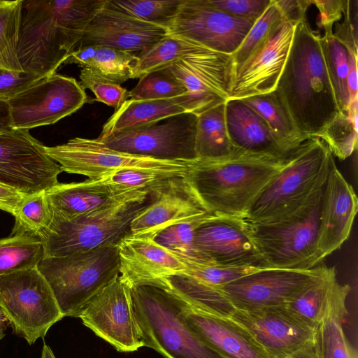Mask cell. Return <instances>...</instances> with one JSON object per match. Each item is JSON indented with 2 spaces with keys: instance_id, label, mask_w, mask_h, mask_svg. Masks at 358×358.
<instances>
[{
  "instance_id": "1",
  "label": "cell",
  "mask_w": 358,
  "mask_h": 358,
  "mask_svg": "<svg viewBox=\"0 0 358 358\" xmlns=\"http://www.w3.org/2000/svg\"><path fill=\"white\" fill-rule=\"evenodd\" d=\"M307 22L294 27L287 59L275 92L296 131L306 141L338 116L320 38Z\"/></svg>"
},
{
  "instance_id": "2",
  "label": "cell",
  "mask_w": 358,
  "mask_h": 358,
  "mask_svg": "<svg viewBox=\"0 0 358 358\" xmlns=\"http://www.w3.org/2000/svg\"><path fill=\"white\" fill-rule=\"evenodd\" d=\"M106 0H23L17 58L23 72L42 78L76 49Z\"/></svg>"
},
{
  "instance_id": "3",
  "label": "cell",
  "mask_w": 358,
  "mask_h": 358,
  "mask_svg": "<svg viewBox=\"0 0 358 358\" xmlns=\"http://www.w3.org/2000/svg\"><path fill=\"white\" fill-rule=\"evenodd\" d=\"M288 158L235 149L226 157L196 159L187 178L207 212L245 219L255 199L282 169Z\"/></svg>"
},
{
  "instance_id": "4",
  "label": "cell",
  "mask_w": 358,
  "mask_h": 358,
  "mask_svg": "<svg viewBox=\"0 0 358 358\" xmlns=\"http://www.w3.org/2000/svg\"><path fill=\"white\" fill-rule=\"evenodd\" d=\"M324 187L298 209L279 218L243 225L266 265L282 269H310L322 262L317 250L320 203Z\"/></svg>"
},
{
  "instance_id": "5",
  "label": "cell",
  "mask_w": 358,
  "mask_h": 358,
  "mask_svg": "<svg viewBox=\"0 0 358 358\" xmlns=\"http://www.w3.org/2000/svg\"><path fill=\"white\" fill-rule=\"evenodd\" d=\"M334 159L329 149L320 138L312 137L305 141L257 196L245 219L269 221L298 209L315 191L324 187Z\"/></svg>"
},
{
  "instance_id": "6",
  "label": "cell",
  "mask_w": 358,
  "mask_h": 358,
  "mask_svg": "<svg viewBox=\"0 0 358 358\" xmlns=\"http://www.w3.org/2000/svg\"><path fill=\"white\" fill-rule=\"evenodd\" d=\"M148 201L149 192H142L72 220H64L51 210L50 224L40 236L44 258L116 245L129 233L131 221Z\"/></svg>"
},
{
  "instance_id": "7",
  "label": "cell",
  "mask_w": 358,
  "mask_h": 358,
  "mask_svg": "<svg viewBox=\"0 0 358 358\" xmlns=\"http://www.w3.org/2000/svg\"><path fill=\"white\" fill-rule=\"evenodd\" d=\"M131 292L144 347L164 358H224L186 325L177 296L152 284L131 285Z\"/></svg>"
},
{
  "instance_id": "8",
  "label": "cell",
  "mask_w": 358,
  "mask_h": 358,
  "mask_svg": "<svg viewBox=\"0 0 358 358\" xmlns=\"http://www.w3.org/2000/svg\"><path fill=\"white\" fill-rule=\"evenodd\" d=\"M38 269L50 287L64 317H78L92 298L119 276L117 245L43 258Z\"/></svg>"
},
{
  "instance_id": "9",
  "label": "cell",
  "mask_w": 358,
  "mask_h": 358,
  "mask_svg": "<svg viewBox=\"0 0 358 358\" xmlns=\"http://www.w3.org/2000/svg\"><path fill=\"white\" fill-rule=\"evenodd\" d=\"M0 308L15 334L30 345L64 317L38 267L0 276Z\"/></svg>"
},
{
  "instance_id": "10",
  "label": "cell",
  "mask_w": 358,
  "mask_h": 358,
  "mask_svg": "<svg viewBox=\"0 0 358 358\" xmlns=\"http://www.w3.org/2000/svg\"><path fill=\"white\" fill-rule=\"evenodd\" d=\"M85 90L75 78L56 73L41 78L7 101L13 129L52 124L79 110Z\"/></svg>"
},
{
  "instance_id": "11",
  "label": "cell",
  "mask_w": 358,
  "mask_h": 358,
  "mask_svg": "<svg viewBox=\"0 0 358 358\" xmlns=\"http://www.w3.org/2000/svg\"><path fill=\"white\" fill-rule=\"evenodd\" d=\"M197 115L185 113L166 121L96 139L107 148L134 155L162 160L197 159L195 136Z\"/></svg>"
},
{
  "instance_id": "12",
  "label": "cell",
  "mask_w": 358,
  "mask_h": 358,
  "mask_svg": "<svg viewBox=\"0 0 358 358\" xmlns=\"http://www.w3.org/2000/svg\"><path fill=\"white\" fill-rule=\"evenodd\" d=\"M62 172L29 130L13 129L0 134V183L29 196L59 183Z\"/></svg>"
},
{
  "instance_id": "13",
  "label": "cell",
  "mask_w": 358,
  "mask_h": 358,
  "mask_svg": "<svg viewBox=\"0 0 358 358\" xmlns=\"http://www.w3.org/2000/svg\"><path fill=\"white\" fill-rule=\"evenodd\" d=\"M78 317L117 351L134 352L144 347L131 287L119 276L92 298Z\"/></svg>"
},
{
  "instance_id": "14",
  "label": "cell",
  "mask_w": 358,
  "mask_h": 358,
  "mask_svg": "<svg viewBox=\"0 0 358 358\" xmlns=\"http://www.w3.org/2000/svg\"><path fill=\"white\" fill-rule=\"evenodd\" d=\"M45 151L62 171L85 176L93 180L128 169H187L195 161L162 160L134 155L108 148L96 138L79 137L62 145L45 146Z\"/></svg>"
},
{
  "instance_id": "15",
  "label": "cell",
  "mask_w": 358,
  "mask_h": 358,
  "mask_svg": "<svg viewBox=\"0 0 358 358\" xmlns=\"http://www.w3.org/2000/svg\"><path fill=\"white\" fill-rule=\"evenodd\" d=\"M253 24L213 8L205 0H183L167 30L212 50L232 55Z\"/></svg>"
},
{
  "instance_id": "16",
  "label": "cell",
  "mask_w": 358,
  "mask_h": 358,
  "mask_svg": "<svg viewBox=\"0 0 358 358\" xmlns=\"http://www.w3.org/2000/svg\"><path fill=\"white\" fill-rule=\"evenodd\" d=\"M166 69L185 88L190 113L199 115L229 100L234 73L231 55L210 50Z\"/></svg>"
},
{
  "instance_id": "17",
  "label": "cell",
  "mask_w": 358,
  "mask_h": 358,
  "mask_svg": "<svg viewBox=\"0 0 358 358\" xmlns=\"http://www.w3.org/2000/svg\"><path fill=\"white\" fill-rule=\"evenodd\" d=\"M323 266L304 270L265 268L217 287L236 309L287 306Z\"/></svg>"
},
{
  "instance_id": "18",
  "label": "cell",
  "mask_w": 358,
  "mask_h": 358,
  "mask_svg": "<svg viewBox=\"0 0 358 358\" xmlns=\"http://www.w3.org/2000/svg\"><path fill=\"white\" fill-rule=\"evenodd\" d=\"M294 27L282 20L252 55L234 69L229 100L275 91L287 59Z\"/></svg>"
},
{
  "instance_id": "19",
  "label": "cell",
  "mask_w": 358,
  "mask_h": 358,
  "mask_svg": "<svg viewBox=\"0 0 358 358\" xmlns=\"http://www.w3.org/2000/svg\"><path fill=\"white\" fill-rule=\"evenodd\" d=\"M230 318L248 330L271 358H287L313 338V329L287 306L236 308Z\"/></svg>"
},
{
  "instance_id": "20",
  "label": "cell",
  "mask_w": 358,
  "mask_h": 358,
  "mask_svg": "<svg viewBox=\"0 0 358 358\" xmlns=\"http://www.w3.org/2000/svg\"><path fill=\"white\" fill-rule=\"evenodd\" d=\"M194 243L204 264L268 267L247 234L242 219L219 217L203 223L196 231Z\"/></svg>"
},
{
  "instance_id": "21",
  "label": "cell",
  "mask_w": 358,
  "mask_h": 358,
  "mask_svg": "<svg viewBox=\"0 0 358 358\" xmlns=\"http://www.w3.org/2000/svg\"><path fill=\"white\" fill-rule=\"evenodd\" d=\"M207 212L187 176L170 179L149 192V201L133 219L129 234L152 237L157 232Z\"/></svg>"
},
{
  "instance_id": "22",
  "label": "cell",
  "mask_w": 358,
  "mask_h": 358,
  "mask_svg": "<svg viewBox=\"0 0 358 358\" xmlns=\"http://www.w3.org/2000/svg\"><path fill=\"white\" fill-rule=\"evenodd\" d=\"M167 34V27L124 14L108 6L106 1L85 29L76 48L103 45L140 53Z\"/></svg>"
},
{
  "instance_id": "23",
  "label": "cell",
  "mask_w": 358,
  "mask_h": 358,
  "mask_svg": "<svg viewBox=\"0 0 358 358\" xmlns=\"http://www.w3.org/2000/svg\"><path fill=\"white\" fill-rule=\"evenodd\" d=\"M357 207L355 192L334 159L320 203L317 250L321 261L338 250L348 238Z\"/></svg>"
},
{
  "instance_id": "24",
  "label": "cell",
  "mask_w": 358,
  "mask_h": 358,
  "mask_svg": "<svg viewBox=\"0 0 358 358\" xmlns=\"http://www.w3.org/2000/svg\"><path fill=\"white\" fill-rule=\"evenodd\" d=\"M119 278L130 287L185 274L186 264L152 238L128 234L117 244Z\"/></svg>"
},
{
  "instance_id": "25",
  "label": "cell",
  "mask_w": 358,
  "mask_h": 358,
  "mask_svg": "<svg viewBox=\"0 0 358 358\" xmlns=\"http://www.w3.org/2000/svg\"><path fill=\"white\" fill-rule=\"evenodd\" d=\"M180 300L181 316L186 325L224 358H271L236 322L199 310Z\"/></svg>"
},
{
  "instance_id": "26",
  "label": "cell",
  "mask_w": 358,
  "mask_h": 358,
  "mask_svg": "<svg viewBox=\"0 0 358 358\" xmlns=\"http://www.w3.org/2000/svg\"><path fill=\"white\" fill-rule=\"evenodd\" d=\"M146 191L123 192L98 180L57 183L45 192L52 212L64 220H72Z\"/></svg>"
},
{
  "instance_id": "27",
  "label": "cell",
  "mask_w": 358,
  "mask_h": 358,
  "mask_svg": "<svg viewBox=\"0 0 358 358\" xmlns=\"http://www.w3.org/2000/svg\"><path fill=\"white\" fill-rule=\"evenodd\" d=\"M225 121L234 149L280 159L290 156L279 145L263 119L241 99L226 101Z\"/></svg>"
},
{
  "instance_id": "28",
  "label": "cell",
  "mask_w": 358,
  "mask_h": 358,
  "mask_svg": "<svg viewBox=\"0 0 358 358\" xmlns=\"http://www.w3.org/2000/svg\"><path fill=\"white\" fill-rule=\"evenodd\" d=\"M350 291L349 285L337 280L331 287L322 317L313 330V340L320 358H357L343 328Z\"/></svg>"
},
{
  "instance_id": "29",
  "label": "cell",
  "mask_w": 358,
  "mask_h": 358,
  "mask_svg": "<svg viewBox=\"0 0 358 358\" xmlns=\"http://www.w3.org/2000/svg\"><path fill=\"white\" fill-rule=\"evenodd\" d=\"M185 113L189 112L185 94L172 99H128L106 121L99 136L150 126Z\"/></svg>"
},
{
  "instance_id": "30",
  "label": "cell",
  "mask_w": 358,
  "mask_h": 358,
  "mask_svg": "<svg viewBox=\"0 0 358 358\" xmlns=\"http://www.w3.org/2000/svg\"><path fill=\"white\" fill-rule=\"evenodd\" d=\"M136 55L116 48L92 45L76 48L64 64H76L117 84L133 78Z\"/></svg>"
},
{
  "instance_id": "31",
  "label": "cell",
  "mask_w": 358,
  "mask_h": 358,
  "mask_svg": "<svg viewBox=\"0 0 358 358\" xmlns=\"http://www.w3.org/2000/svg\"><path fill=\"white\" fill-rule=\"evenodd\" d=\"M241 100L263 119L287 155H290L305 141L296 131L275 91Z\"/></svg>"
},
{
  "instance_id": "32",
  "label": "cell",
  "mask_w": 358,
  "mask_h": 358,
  "mask_svg": "<svg viewBox=\"0 0 358 358\" xmlns=\"http://www.w3.org/2000/svg\"><path fill=\"white\" fill-rule=\"evenodd\" d=\"M208 49L194 41L167 34L152 46L140 52L133 78L166 69L182 59L207 52Z\"/></svg>"
},
{
  "instance_id": "33",
  "label": "cell",
  "mask_w": 358,
  "mask_h": 358,
  "mask_svg": "<svg viewBox=\"0 0 358 358\" xmlns=\"http://www.w3.org/2000/svg\"><path fill=\"white\" fill-rule=\"evenodd\" d=\"M225 103L197 115L195 151L199 159L226 157L235 149L228 136L225 121Z\"/></svg>"
},
{
  "instance_id": "34",
  "label": "cell",
  "mask_w": 358,
  "mask_h": 358,
  "mask_svg": "<svg viewBox=\"0 0 358 358\" xmlns=\"http://www.w3.org/2000/svg\"><path fill=\"white\" fill-rule=\"evenodd\" d=\"M336 280L335 268L324 265L321 272L287 306L314 330L322 317L331 287Z\"/></svg>"
},
{
  "instance_id": "35",
  "label": "cell",
  "mask_w": 358,
  "mask_h": 358,
  "mask_svg": "<svg viewBox=\"0 0 358 358\" xmlns=\"http://www.w3.org/2000/svg\"><path fill=\"white\" fill-rule=\"evenodd\" d=\"M219 217L205 213L170 225L157 232L152 238L185 264H204L195 246L196 231L203 223Z\"/></svg>"
},
{
  "instance_id": "36",
  "label": "cell",
  "mask_w": 358,
  "mask_h": 358,
  "mask_svg": "<svg viewBox=\"0 0 358 358\" xmlns=\"http://www.w3.org/2000/svg\"><path fill=\"white\" fill-rule=\"evenodd\" d=\"M43 258L38 237L22 234L0 239V276L38 267Z\"/></svg>"
},
{
  "instance_id": "37",
  "label": "cell",
  "mask_w": 358,
  "mask_h": 358,
  "mask_svg": "<svg viewBox=\"0 0 358 358\" xmlns=\"http://www.w3.org/2000/svg\"><path fill=\"white\" fill-rule=\"evenodd\" d=\"M333 33H325L320 43L338 106L341 113H346L350 103L347 83L348 50Z\"/></svg>"
},
{
  "instance_id": "38",
  "label": "cell",
  "mask_w": 358,
  "mask_h": 358,
  "mask_svg": "<svg viewBox=\"0 0 358 358\" xmlns=\"http://www.w3.org/2000/svg\"><path fill=\"white\" fill-rule=\"evenodd\" d=\"M190 169H122L96 180L120 191L150 192L170 179L186 177Z\"/></svg>"
},
{
  "instance_id": "39",
  "label": "cell",
  "mask_w": 358,
  "mask_h": 358,
  "mask_svg": "<svg viewBox=\"0 0 358 358\" xmlns=\"http://www.w3.org/2000/svg\"><path fill=\"white\" fill-rule=\"evenodd\" d=\"M357 117L358 99L350 101L346 113H341L317 137L339 159H347L357 150Z\"/></svg>"
},
{
  "instance_id": "40",
  "label": "cell",
  "mask_w": 358,
  "mask_h": 358,
  "mask_svg": "<svg viewBox=\"0 0 358 358\" xmlns=\"http://www.w3.org/2000/svg\"><path fill=\"white\" fill-rule=\"evenodd\" d=\"M23 0H0V68L22 71L17 44Z\"/></svg>"
},
{
  "instance_id": "41",
  "label": "cell",
  "mask_w": 358,
  "mask_h": 358,
  "mask_svg": "<svg viewBox=\"0 0 358 358\" xmlns=\"http://www.w3.org/2000/svg\"><path fill=\"white\" fill-rule=\"evenodd\" d=\"M45 192L24 196L14 210L12 235L29 234L40 238L51 220V208Z\"/></svg>"
},
{
  "instance_id": "42",
  "label": "cell",
  "mask_w": 358,
  "mask_h": 358,
  "mask_svg": "<svg viewBox=\"0 0 358 358\" xmlns=\"http://www.w3.org/2000/svg\"><path fill=\"white\" fill-rule=\"evenodd\" d=\"M183 0H106L112 8L138 20L167 27Z\"/></svg>"
},
{
  "instance_id": "43",
  "label": "cell",
  "mask_w": 358,
  "mask_h": 358,
  "mask_svg": "<svg viewBox=\"0 0 358 358\" xmlns=\"http://www.w3.org/2000/svg\"><path fill=\"white\" fill-rule=\"evenodd\" d=\"M187 93L185 88L166 68L145 74L129 91V99L152 100L172 99Z\"/></svg>"
},
{
  "instance_id": "44",
  "label": "cell",
  "mask_w": 358,
  "mask_h": 358,
  "mask_svg": "<svg viewBox=\"0 0 358 358\" xmlns=\"http://www.w3.org/2000/svg\"><path fill=\"white\" fill-rule=\"evenodd\" d=\"M282 20L274 0H271L265 12L254 22L241 44L231 55L234 69L243 63Z\"/></svg>"
},
{
  "instance_id": "45",
  "label": "cell",
  "mask_w": 358,
  "mask_h": 358,
  "mask_svg": "<svg viewBox=\"0 0 358 358\" xmlns=\"http://www.w3.org/2000/svg\"><path fill=\"white\" fill-rule=\"evenodd\" d=\"M188 275L201 282L220 287L244 275L270 267H227L202 264H185Z\"/></svg>"
},
{
  "instance_id": "46",
  "label": "cell",
  "mask_w": 358,
  "mask_h": 358,
  "mask_svg": "<svg viewBox=\"0 0 358 358\" xmlns=\"http://www.w3.org/2000/svg\"><path fill=\"white\" fill-rule=\"evenodd\" d=\"M80 84L84 90H90L95 100L117 110L129 99V91L120 85L103 78L89 69L83 68L80 73Z\"/></svg>"
},
{
  "instance_id": "47",
  "label": "cell",
  "mask_w": 358,
  "mask_h": 358,
  "mask_svg": "<svg viewBox=\"0 0 358 358\" xmlns=\"http://www.w3.org/2000/svg\"><path fill=\"white\" fill-rule=\"evenodd\" d=\"M205 1L213 8L255 22L263 15L271 0H205Z\"/></svg>"
},
{
  "instance_id": "48",
  "label": "cell",
  "mask_w": 358,
  "mask_h": 358,
  "mask_svg": "<svg viewBox=\"0 0 358 358\" xmlns=\"http://www.w3.org/2000/svg\"><path fill=\"white\" fill-rule=\"evenodd\" d=\"M343 20L337 24L334 37L348 50L357 55L358 45V1L344 0Z\"/></svg>"
},
{
  "instance_id": "49",
  "label": "cell",
  "mask_w": 358,
  "mask_h": 358,
  "mask_svg": "<svg viewBox=\"0 0 358 358\" xmlns=\"http://www.w3.org/2000/svg\"><path fill=\"white\" fill-rule=\"evenodd\" d=\"M42 78L0 68V99L8 101Z\"/></svg>"
},
{
  "instance_id": "50",
  "label": "cell",
  "mask_w": 358,
  "mask_h": 358,
  "mask_svg": "<svg viewBox=\"0 0 358 358\" xmlns=\"http://www.w3.org/2000/svg\"><path fill=\"white\" fill-rule=\"evenodd\" d=\"M319 10V27L324 29L325 33L333 32V24L339 21L343 15L344 0H313Z\"/></svg>"
},
{
  "instance_id": "51",
  "label": "cell",
  "mask_w": 358,
  "mask_h": 358,
  "mask_svg": "<svg viewBox=\"0 0 358 358\" xmlns=\"http://www.w3.org/2000/svg\"><path fill=\"white\" fill-rule=\"evenodd\" d=\"M283 20L295 27L306 21V12L313 0H274Z\"/></svg>"
},
{
  "instance_id": "52",
  "label": "cell",
  "mask_w": 358,
  "mask_h": 358,
  "mask_svg": "<svg viewBox=\"0 0 358 358\" xmlns=\"http://www.w3.org/2000/svg\"><path fill=\"white\" fill-rule=\"evenodd\" d=\"M24 196L16 189L0 183V210L13 215Z\"/></svg>"
},
{
  "instance_id": "53",
  "label": "cell",
  "mask_w": 358,
  "mask_h": 358,
  "mask_svg": "<svg viewBox=\"0 0 358 358\" xmlns=\"http://www.w3.org/2000/svg\"><path fill=\"white\" fill-rule=\"evenodd\" d=\"M349 69L347 78L350 102L358 99L357 55L348 50Z\"/></svg>"
},
{
  "instance_id": "54",
  "label": "cell",
  "mask_w": 358,
  "mask_h": 358,
  "mask_svg": "<svg viewBox=\"0 0 358 358\" xmlns=\"http://www.w3.org/2000/svg\"><path fill=\"white\" fill-rule=\"evenodd\" d=\"M13 129L7 101L0 99V134Z\"/></svg>"
},
{
  "instance_id": "55",
  "label": "cell",
  "mask_w": 358,
  "mask_h": 358,
  "mask_svg": "<svg viewBox=\"0 0 358 358\" xmlns=\"http://www.w3.org/2000/svg\"><path fill=\"white\" fill-rule=\"evenodd\" d=\"M287 358H320V357L312 339Z\"/></svg>"
},
{
  "instance_id": "56",
  "label": "cell",
  "mask_w": 358,
  "mask_h": 358,
  "mask_svg": "<svg viewBox=\"0 0 358 358\" xmlns=\"http://www.w3.org/2000/svg\"><path fill=\"white\" fill-rule=\"evenodd\" d=\"M8 324H10V322L3 310L0 308V340L4 336Z\"/></svg>"
},
{
  "instance_id": "57",
  "label": "cell",
  "mask_w": 358,
  "mask_h": 358,
  "mask_svg": "<svg viewBox=\"0 0 358 358\" xmlns=\"http://www.w3.org/2000/svg\"><path fill=\"white\" fill-rule=\"evenodd\" d=\"M41 358H55L51 348L45 343H43Z\"/></svg>"
}]
</instances>
